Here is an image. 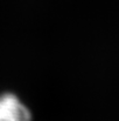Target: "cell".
<instances>
[{
	"label": "cell",
	"mask_w": 119,
	"mask_h": 121,
	"mask_svg": "<svg viewBox=\"0 0 119 121\" xmlns=\"http://www.w3.org/2000/svg\"><path fill=\"white\" fill-rule=\"evenodd\" d=\"M0 121H33L27 104L13 91L0 92Z\"/></svg>",
	"instance_id": "obj_1"
}]
</instances>
